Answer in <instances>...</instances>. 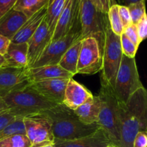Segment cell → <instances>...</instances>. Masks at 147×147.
Listing matches in <instances>:
<instances>
[{
    "label": "cell",
    "mask_w": 147,
    "mask_h": 147,
    "mask_svg": "<svg viewBox=\"0 0 147 147\" xmlns=\"http://www.w3.org/2000/svg\"><path fill=\"white\" fill-rule=\"evenodd\" d=\"M136 26L139 40L142 42L147 38V14L137 23V24H136Z\"/></svg>",
    "instance_id": "d6a6232c"
},
{
    "label": "cell",
    "mask_w": 147,
    "mask_h": 147,
    "mask_svg": "<svg viewBox=\"0 0 147 147\" xmlns=\"http://www.w3.org/2000/svg\"><path fill=\"white\" fill-rule=\"evenodd\" d=\"M106 147H117V146H115V145L112 144H110L108 145V146H106Z\"/></svg>",
    "instance_id": "f35d334b"
},
{
    "label": "cell",
    "mask_w": 147,
    "mask_h": 147,
    "mask_svg": "<svg viewBox=\"0 0 147 147\" xmlns=\"http://www.w3.org/2000/svg\"><path fill=\"white\" fill-rule=\"evenodd\" d=\"M30 83L27 67H0V96L2 98Z\"/></svg>",
    "instance_id": "8fae6325"
},
{
    "label": "cell",
    "mask_w": 147,
    "mask_h": 147,
    "mask_svg": "<svg viewBox=\"0 0 147 147\" xmlns=\"http://www.w3.org/2000/svg\"><path fill=\"white\" fill-rule=\"evenodd\" d=\"M107 15L112 31L117 35H121L123 31V26L119 16V4H114L112 5L108 11Z\"/></svg>",
    "instance_id": "484cf974"
},
{
    "label": "cell",
    "mask_w": 147,
    "mask_h": 147,
    "mask_svg": "<svg viewBox=\"0 0 147 147\" xmlns=\"http://www.w3.org/2000/svg\"><path fill=\"white\" fill-rule=\"evenodd\" d=\"M81 38L93 37L101 41L107 14L99 11L90 0H80Z\"/></svg>",
    "instance_id": "ba28073f"
},
{
    "label": "cell",
    "mask_w": 147,
    "mask_h": 147,
    "mask_svg": "<svg viewBox=\"0 0 147 147\" xmlns=\"http://www.w3.org/2000/svg\"><path fill=\"white\" fill-rule=\"evenodd\" d=\"M7 110H8V106H7L6 103L4 102L3 98L0 96V113Z\"/></svg>",
    "instance_id": "8d00e7d4"
},
{
    "label": "cell",
    "mask_w": 147,
    "mask_h": 147,
    "mask_svg": "<svg viewBox=\"0 0 147 147\" xmlns=\"http://www.w3.org/2000/svg\"><path fill=\"white\" fill-rule=\"evenodd\" d=\"M70 79H47L32 82L29 86L46 99L60 105L63 104L65 90Z\"/></svg>",
    "instance_id": "4fadbf2b"
},
{
    "label": "cell",
    "mask_w": 147,
    "mask_h": 147,
    "mask_svg": "<svg viewBox=\"0 0 147 147\" xmlns=\"http://www.w3.org/2000/svg\"><path fill=\"white\" fill-rule=\"evenodd\" d=\"M146 2L145 0H141L127 6L133 24H137V23L146 14Z\"/></svg>",
    "instance_id": "83f0119b"
},
{
    "label": "cell",
    "mask_w": 147,
    "mask_h": 147,
    "mask_svg": "<svg viewBox=\"0 0 147 147\" xmlns=\"http://www.w3.org/2000/svg\"><path fill=\"white\" fill-rule=\"evenodd\" d=\"M27 19L21 11L10 10L0 19V34L11 40Z\"/></svg>",
    "instance_id": "d6986e66"
},
{
    "label": "cell",
    "mask_w": 147,
    "mask_h": 147,
    "mask_svg": "<svg viewBox=\"0 0 147 147\" xmlns=\"http://www.w3.org/2000/svg\"><path fill=\"white\" fill-rule=\"evenodd\" d=\"M103 67L100 75V82L113 88L116 76L121 63L122 53L121 37L111 30L109 20L104 26L101 39Z\"/></svg>",
    "instance_id": "5b68a950"
},
{
    "label": "cell",
    "mask_w": 147,
    "mask_h": 147,
    "mask_svg": "<svg viewBox=\"0 0 147 147\" xmlns=\"http://www.w3.org/2000/svg\"><path fill=\"white\" fill-rule=\"evenodd\" d=\"M103 67L101 41L93 37L82 39L77 73L94 75L101 71Z\"/></svg>",
    "instance_id": "9c48e42d"
},
{
    "label": "cell",
    "mask_w": 147,
    "mask_h": 147,
    "mask_svg": "<svg viewBox=\"0 0 147 147\" xmlns=\"http://www.w3.org/2000/svg\"><path fill=\"white\" fill-rule=\"evenodd\" d=\"M101 106L102 100L99 95L93 96L91 99L73 111L82 123L90 125L97 123Z\"/></svg>",
    "instance_id": "ffe728a7"
},
{
    "label": "cell",
    "mask_w": 147,
    "mask_h": 147,
    "mask_svg": "<svg viewBox=\"0 0 147 147\" xmlns=\"http://www.w3.org/2000/svg\"><path fill=\"white\" fill-rule=\"evenodd\" d=\"M26 135L32 147L54 145L55 136L53 132V122L44 112L29 115L24 117Z\"/></svg>",
    "instance_id": "52a82bcc"
},
{
    "label": "cell",
    "mask_w": 147,
    "mask_h": 147,
    "mask_svg": "<svg viewBox=\"0 0 147 147\" xmlns=\"http://www.w3.org/2000/svg\"><path fill=\"white\" fill-rule=\"evenodd\" d=\"M92 4L104 14H107L112 5L114 4V0H90Z\"/></svg>",
    "instance_id": "1f68e13d"
},
{
    "label": "cell",
    "mask_w": 147,
    "mask_h": 147,
    "mask_svg": "<svg viewBox=\"0 0 147 147\" xmlns=\"http://www.w3.org/2000/svg\"><path fill=\"white\" fill-rule=\"evenodd\" d=\"M98 95L102 100V106L97 123L105 132L112 144L119 147L121 142L118 99L111 86L100 82Z\"/></svg>",
    "instance_id": "277c9868"
},
{
    "label": "cell",
    "mask_w": 147,
    "mask_h": 147,
    "mask_svg": "<svg viewBox=\"0 0 147 147\" xmlns=\"http://www.w3.org/2000/svg\"><path fill=\"white\" fill-rule=\"evenodd\" d=\"M41 147H54V146H53V145H47V146H44Z\"/></svg>",
    "instance_id": "ab89813d"
},
{
    "label": "cell",
    "mask_w": 147,
    "mask_h": 147,
    "mask_svg": "<svg viewBox=\"0 0 147 147\" xmlns=\"http://www.w3.org/2000/svg\"><path fill=\"white\" fill-rule=\"evenodd\" d=\"M10 43L11 40L0 34V55L4 56L6 54Z\"/></svg>",
    "instance_id": "d590c367"
},
{
    "label": "cell",
    "mask_w": 147,
    "mask_h": 147,
    "mask_svg": "<svg viewBox=\"0 0 147 147\" xmlns=\"http://www.w3.org/2000/svg\"><path fill=\"white\" fill-rule=\"evenodd\" d=\"M120 37L122 53L123 55L131 58L135 57L139 47H136L134 43L132 42L123 33H122Z\"/></svg>",
    "instance_id": "f1b7e54d"
},
{
    "label": "cell",
    "mask_w": 147,
    "mask_h": 147,
    "mask_svg": "<svg viewBox=\"0 0 147 147\" xmlns=\"http://www.w3.org/2000/svg\"><path fill=\"white\" fill-rule=\"evenodd\" d=\"M43 112L51 119L55 139L73 140L92 134L100 129L97 123L90 125L82 123L74 111L63 104Z\"/></svg>",
    "instance_id": "7a4b0ae2"
},
{
    "label": "cell",
    "mask_w": 147,
    "mask_h": 147,
    "mask_svg": "<svg viewBox=\"0 0 147 147\" xmlns=\"http://www.w3.org/2000/svg\"><path fill=\"white\" fill-rule=\"evenodd\" d=\"M118 107L121 132L119 147H133L136 135L146 130L147 89L143 87L136 90L126 103L119 100Z\"/></svg>",
    "instance_id": "6da1fadb"
},
{
    "label": "cell",
    "mask_w": 147,
    "mask_h": 147,
    "mask_svg": "<svg viewBox=\"0 0 147 147\" xmlns=\"http://www.w3.org/2000/svg\"><path fill=\"white\" fill-rule=\"evenodd\" d=\"M9 111L15 116L40 113L55 107L57 104L47 100L30 86L14 90L3 97Z\"/></svg>",
    "instance_id": "3957f363"
},
{
    "label": "cell",
    "mask_w": 147,
    "mask_h": 147,
    "mask_svg": "<svg viewBox=\"0 0 147 147\" xmlns=\"http://www.w3.org/2000/svg\"><path fill=\"white\" fill-rule=\"evenodd\" d=\"M146 133L147 134V127H146Z\"/></svg>",
    "instance_id": "60d3db41"
},
{
    "label": "cell",
    "mask_w": 147,
    "mask_h": 147,
    "mask_svg": "<svg viewBox=\"0 0 147 147\" xmlns=\"http://www.w3.org/2000/svg\"><path fill=\"white\" fill-rule=\"evenodd\" d=\"M144 87L139 78L135 57L123 55L115 80L113 90L118 100L126 103L136 90Z\"/></svg>",
    "instance_id": "8992f818"
},
{
    "label": "cell",
    "mask_w": 147,
    "mask_h": 147,
    "mask_svg": "<svg viewBox=\"0 0 147 147\" xmlns=\"http://www.w3.org/2000/svg\"><path fill=\"white\" fill-rule=\"evenodd\" d=\"M46 14H47V6L29 17L27 21L22 26L21 28L19 30L17 34L11 39V42L15 44L27 42L32 36L37 31L43 20L45 19Z\"/></svg>",
    "instance_id": "e0dca14e"
},
{
    "label": "cell",
    "mask_w": 147,
    "mask_h": 147,
    "mask_svg": "<svg viewBox=\"0 0 147 147\" xmlns=\"http://www.w3.org/2000/svg\"><path fill=\"white\" fill-rule=\"evenodd\" d=\"M111 142L105 132L99 129L92 134L73 140L55 139L54 147H106Z\"/></svg>",
    "instance_id": "2e32d148"
},
{
    "label": "cell",
    "mask_w": 147,
    "mask_h": 147,
    "mask_svg": "<svg viewBox=\"0 0 147 147\" xmlns=\"http://www.w3.org/2000/svg\"><path fill=\"white\" fill-rule=\"evenodd\" d=\"M133 147H147V134L145 131H139L134 140Z\"/></svg>",
    "instance_id": "e575fe53"
},
{
    "label": "cell",
    "mask_w": 147,
    "mask_h": 147,
    "mask_svg": "<svg viewBox=\"0 0 147 147\" xmlns=\"http://www.w3.org/2000/svg\"><path fill=\"white\" fill-rule=\"evenodd\" d=\"M123 33L132 42L134 43L136 47H139V45L141 44V41L139 40V35H138L136 26L135 24H131L128 27L123 29Z\"/></svg>",
    "instance_id": "f546056e"
},
{
    "label": "cell",
    "mask_w": 147,
    "mask_h": 147,
    "mask_svg": "<svg viewBox=\"0 0 147 147\" xmlns=\"http://www.w3.org/2000/svg\"><path fill=\"white\" fill-rule=\"evenodd\" d=\"M119 13L121 20L122 24L123 26V29L132 24L131 17L130 12H129L128 7L119 4Z\"/></svg>",
    "instance_id": "4dcf8cb0"
},
{
    "label": "cell",
    "mask_w": 147,
    "mask_h": 147,
    "mask_svg": "<svg viewBox=\"0 0 147 147\" xmlns=\"http://www.w3.org/2000/svg\"><path fill=\"white\" fill-rule=\"evenodd\" d=\"M0 147H32L27 135L17 134L0 140Z\"/></svg>",
    "instance_id": "4316f807"
},
{
    "label": "cell",
    "mask_w": 147,
    "mask_h": 147,
    "mask_svg": "<svg viewBox=\"0 0 147 147\" xmlns=\"http://www.w3.org/2000/svg\"><path fill=\"white\" fill-rule=\"evenodd\" d=\"M93 97L91 92L84 86L73 78H70L66 86L63 104L70 110L74 111Z\"/></svg>",
    "instance_id": "9a60e30c"
},
{
    "label": "cell",
    "mask_w": 147,
    "mask_h": 147,
    "mask_svg": "<svg viewBox=\"0 0 147 147\" xmlns=\"http://www.w3.org/2000/svg\"><path fill=\"white\" fill-rule=\"evenodd\" d=\"M17 0H0V19L13 9Z\"/></svg>",
    "instance_id": "836d02e7"
},
{
    "label": "cell",
    "mask_w": 147,
    "mask_h": 147,
    "mask_svg": "<svg viewBox=\"0 0 147 147\" xmlns=\"http://www.w3.org/2000/svg\"><path fill=\"white\" fill-rule=\"evenodd\" d=\"M51 42L52 35L49 32L45 19L37 31L27 42L28 68H31L40 58Z\"/></svg>",
    "instance_id": "5bb4252c"
},
{
    "label": "cell",
    "mask_w": 147,
    "mask_h": 147,
    "mask_svg": "<svg viewBox=\"0 0 147 147\" xmlns=\"http://www.w3.org/2000/svg\"><path fill=\"white\" fill-rule=\"evenodd\" d=\"M30 83L56 78H73V76L60 67L59 65H48L37 67L28 68Z\"/></svg>",
    "instance_id": "ac0fdd59"
},
{
    "label": "cell",
    "mask_w": 147,
    "mask_h": 147,
    "mask_svg": "<svg viewBox=\"0 0 147 147\" xmlns=\"http://www.w3.org/2000/svg\"><path fill=\"white\" fill-rule=\"evenodd\" d=\"M28 45L27 42L10 43L6 54L4 55L5 59V67H27L28 68Z\"/></svg>",
    "instance_id": "44dd1931"
},
{
    "label": "cell",
    "mask_w": 147,
    "mask_h": 147,
    "mask_svg": "<svg viewBox=\"0 0 147 147\" xmlns=\"http://www.w3.org/2000/svg\"><path fill=\"white\" fill-rule=\"evenodd\" d=\"M66 0H49L47 5L45 22L53 38L56 24L62 12Z\"/></svg>",
    "instance_id": "603a6c76"
},
{
    "label": "cell",
    "mask_w": 147,
    "mask_h": 147,
    "mask_svg": "<svg viewBox=\"0 0 147 147\" xmlns=\"http://www.w3.org/2000/svg\"><path fill=\"white\" fill-rule=\"evenodd\" d=\"M80 23V0H66L56 24L52 42L65 35L74 24Z\"/></svg>",
    "instance_id": "7c38bea8"
},
{
    "label": "cell",
    "mask_w": 147,
    "mask_h": 147,
    "mask_svg": "<svg viewBox=\"0 0 147 147\" xmlns=\"http://www.w3.org/2000/svg\"><path fill=\"white\" fill-rule=\"evenodd\" d=\"M82 40H78L73 45L70 46L68 50L65 53L59 62V65L66 71L71 73L73 76L78 74L77 66L78 63L79 55L81 48Z\"/></svg>",
    "instance_id": "7402d4cb"
},
{
    "label": "cell",
    "mask_w": 147,
    "mask_h": 147,
    "mask_svg": "<svg viewBox=\"0 0 147 147\" xmlns=\"http://www.w3.org/2000/svg\"><path fill=\"white\" fill-rule=\"evenodd\" d=\"M141 1V0H119V3H120V5H124V6H129V4H132V3H135L136 1ZM147 1V0H145Z\"/></svg>",
    "instance_id": "74e56055"
},
{
    "label": "cell",
    "mask_w": 147,
    "mask_h": 147,
    "mask_svg": "<svg viewBox=\"0 0 147 147\" xmlns=\"http://www.w3.org/2000/svg\"><path fill=\"white\" fill-rule=\"evenodd\" d=\"M49 0H17L13 9L30 17L47 5Z\"/></svg>",
    "instance_id": "cb8c5ba5"
},
{
    "label": "cell",
    "mask_w": 147,
    "mask_h": 147,
    "mask_svg": "<svg viewBox=\"0 0 147 147\" xmlns=\"http://www.w3.org/2000/svg\"><path fill=\"white\" fill-rule=\"evenodd\" d=\"M17 134L26 135L24 117L17 116L14 120L10 122L1 131H0V140L8 136Z\"/></svg>",
    "instance_id": "d4e9b609"
},
{
    "label": "cell",
    "mask_w": 147,
    "mask_h": 147,
    "mask_svg": "<svg viewBox=\"0 0 147 147\" xmlns=\"http://www.w3.org/2000/svg\"><path fill=\"white\" fill-rule=\"evenodd\" d=\"M81 38V23L74 24L68 32L57 40L50 42L40 58L32 67L48 65H58L60 59L69 47Z\"/></svg>",
    "instance_id": "30bf717a"
}]
</instances>
